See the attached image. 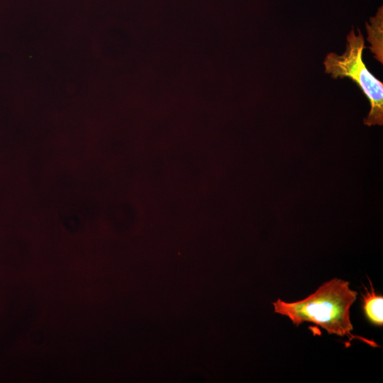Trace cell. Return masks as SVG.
Returning <instances> with one entry per match:
<instances>
[{
    "instance_id": "2",
    "label": "cell",
    "mask_w": 383,
    "mask_h": 383,
    "mask_svg": "<svg viewBox=\"0 0 383 383\" xmlns=\"http://www.w3.org/2000/svg\"><path fill=\"white\" fill-rule=\"evenodd\" d=\"M353 28L346 38L345 50L342 55L328 53L323 61L325 72L332 78L348 77L356 83L367 98L370 109L364 118V124L372 126L383 125V83L367 68L362 60V52L366 48L364 38L357 28Z\"/></svg>"
},
{
    "instance_id": "3",
    "label": "cell",
    "mask_w": 383,
    "mask_h": 383,
    "mask_svg": "<svg viewBox=\"0 0 383 383\" xmlns=\"http://www.w3.org/2000/svg\"><path fill=\"white\" fill-rule=\"evenodd\" d=\"M382 26H383V9L382 6L378 8L373 17L370 19V23L366 22L367 31V40L371 43L369 48L374 54L376 60L382 64Z\"/></svg>"
},
{
    "instance_id": "1",
    "label": "cell",
    "mask_w": 383,
    "mask_h": 383,
    "mask_svg": "<svg viewBox=\"0 0 383 383\" xmlns=\"http://www.w3.org/2000/svg\"><path fill=\"white\" fill-rule=\"evenodd\" d=\"M357 294L348 282L333 278L304 299L291 303L277 299L272 304L275 313L287 316L296 326L311 322L329 334L349 336L353 329L350 309Z\"/></svg>"
},
{
    "instance_id": "4",
    "label": "cell",
    "mask_w": 383,
    "mask_h": 383,
    "mask_svg": "<svg viewBox=\"0 0 383 383\" xmlns=\"http://www.w3.org/2000/svg\"><path fill=\"white\" fill-rule=\"evenodd\" d=\"M370 292L366 289L363 297V309L367 318L374 325H383V296L377 295L370 282Z\"/></svg>"
}]
</instances>
